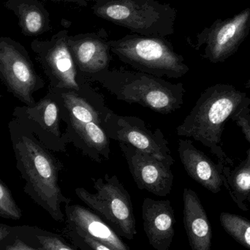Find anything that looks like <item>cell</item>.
<instances>
[{"mask_svg":"<svg viewBox=\"0 0 250 250\" xmlns=\"http://www.w3.org/2000/svg\"><path fill=\"white\" fill-rule=\"evenodd\" d=\"M250 106V98L245 92L233 85L217 83L201 94L192 111L176 127V133L199 141L219 162L231 167L234 163L223 150L222 135L226 123Z\"/></svg>","mask_w":250,"mask_h":250,"instance_id":"6da1fadb","label":"cell"},{"mask_svg":"<svg viewBox=\"0 0 250 250\" xmlns=\"http://www.w3.org/2000/svg\"><path fill=\"white\" fill-rule=\"evenodd\" d=\"M98 83L119 101L136 104L161 114H169L184 104L185 88L162 78L123 69L107 70L88 78Z\"/></svg>","mask_w":250,"mask_h":250,"instance_id":"7a4b0ae2","label":"cell"},{"mask_svg":"<svg viewBox=\"0 0 250 250\" xmlns=\"http://www.w3.org/2000/svg\"><path fill=\"white\" fill-rule=\"evenodd\" d=\"M15 151L26 181V193L53 220L64 222L65 215L62 205L70 204L71 200L64 196L59 185V173L62 168L61 162L46 146L29 137L20 138Z\"/></svg>","mask_w":250,"mask_h":250,"instance_id":"3957f363","label":"cell"},{"mask_svg":"<svg viewBox=\"0 0 250 250\" xmlns=\"http://www.w3.org/2000/svg\"><path fill=\"white\" fill-rule=\"evenodd\" d=\"M94 14L132 33L166 38L174 34L177 10L158 0H98Z\"/></svg>","mask_w":250,"mask_h":250,"instance_id":"277c9868","label":"cell"},{"mask_svg":"<svg viewBox=\"0 0 250 250\" xmlns=\"http://www.w3.org/2000/svg\"><path fill=\"white\" fill-rule=\"evenodd\" d=\"M111 51L137 71L157 77L180 79L189 72L185 58L166 38L129 34L110 40Z\"/></svg>","mask_w":250,"mask_h":250,"instance_id":"5b68a950","label":"cell"},{"mask_svg":"<svg viewBox=\"0 0 250 250\" xmlns=\"http://www.w3.org/2000/svg\"><path fill=\"white\" fill-rule=\"evenodd\" d=\"M67 29L60 30L50 39H36L31 48L36 54L50 82V89H67L98 102H105L90 82L79 73L69 48Z\"/></svg>","mask_w":250,"mask_h":250,"instance_id":"8992f818","label":"cell"},{"mask_svg":"<svg viewBox=\"0 0 250 250\" xmlns=\"http://www.w3.org/2000/svg\"><path fill=\"white\" fill-rule=\"evenodd\" d=\"M95 193L83 188L75 189L76 196L102 217L119 236L132 240L137 234L136 221L130 195L116 175L94 179Z\"/></svg>","mask_w":250,"mask_h":250,"instance_id":"52a82bcc","label":"cell"},{"mask_svg":"<svg viewBox=\"0 0 250 250\" xmlns=\"http://www.w3.org/2000/svg\"><path fill=\"white\" fill-rule=\"evenodd\" d=\"M101 126L110 139L129 144L170 166L174 164L164 134L160 129H150L142 119L119 115L110 110Z\"/></svg>","mask_w":250,"mask_h":250,"instance_id":"ba28073f","label":"cell"},{"mask_svg":"<svg viewBox=\"0 0 250 250\" xmlns=\"http://www.w3.org/2000/svg\"><path fill=\"white\" fill-rule=\"evenodd\" d=\"M250 32V8L233 17L217 19L210 27L196 35V42L191 44L196 51L204 48L202 57L210 62H223L233 56Z\"/></svg>","mask_w":250,"mask_h":250,"instance_id":"9c48e42d","label":"cell"},{"mask_svg":"<svg viewBox=\"0 0 250 250\" xmlns=\"http://www.w3.org/2000/svg\"><path fill=\"white\" fill-rule=\"evenodd\" d=\"M0 71L8 89L29 106L35 105L32 94L43 86L25 48L9 38H0Z\"/></svg>","mask_w":250,"mask_h":250,"instance_id":"30bf717a","label":"cell"},{"mask_svg":"<svg viewBox=\"0 0 250 250\" xmlns=\"http://www.w3.org/2000/svg\"><path fill=\"white\" fill-rule=\"evenodd\" d=\"M119 145L138 189L160 197L170 193L174 180L172 166L129 144L119 142Z\"/></svg>","mask_w":250,"mask_h":250,"instance_id":"8fae6325","label":"cell"},{"mask_svg":"<svg viewBox=\"0 0 250 250\" xmlns=\"http://www.w3.org/2000/svg\"><path fill=\"white\" fill-rule=\"evenodd\" d=\"M67 43L78 70L86 80L109 70L111 46L108 32L104 28L96 32L69 35Z\"/></svg>","mask_w":250,"mask_h":250,"instance_id":"7c38bea8","label":"cell"},{"mask_svg":"<svg viewBox=\"0 0 250 250\" xmlns=\"http://www.w3.org/2000/svg\"><path fill=\"white\" fill-rule=\"evenodd\" d=\"M141 214L144 232L153 249H170L175 236L176 223L170 201L145 198L141 207Z\"/></svg>","mask_w":250,"mask_h":250,"instance_id":"4fadbf2b","label":"cell"},{"mask_svg":"<svg viewBox=\"0 0 250 250\" xmlns=\"http://www.w3.org/2000/svg\"><path fill=\"white\" fill-rule=\"evenodd\" d=\"M178 152L184 168L193 180L213 193L221 190L225 182L221 162L216 164L189 140H179Z\"/></svg>","mask_w":250,"mask_h":250,"instance_id":"5bb4252c","label":"cell"},{"mask_svg":"<svg viewBox=\"0 0 250 250\" xmlns=\"http://www.w3.org/2000/svg\"><path fill=\"white\" fill-rule=\"evenodd\" d=\"M65 224L114 250H130L115 230L95 211L79 204L64 205Z\"/></svg>","mask_w":250,"mask_h":250,"instance_id":"9a60e30c","label":"cell"},{"mask_svg":"<svg viewBox=\"0 0 250 250\" xmlns=\"http://www.w3.org/2000/svg\"><path fill=\"white\" fill-rule=\"evenodd\" d=\"M64 122L67 124L64 136L68 144H73L83 155L97 163L109 160L110 138L101 125L73 120Z\"/></svg>","mask_w":250,"mask_h":250,"instance_id":"2e32d148","label":"cell"},{"mask_svg":"<svg viewBox=\"0 0 250 250\" xmlns=\"http://www.w3.org/2000/svg\"><path fill=\"white\" fill-rule=\"evenodd\" d=\"M184 225L192 250H211V225L196 192L189 188L183 192Z\"/></svg>","mask_w":250,"mask_h":250,"instance_id":"e0dca14e","label":"cell"},{"mask_svg":"<svg viewBox=\"0 0 250 250\" xmlns=\"http://www.w3.org/2000/svg\"><path fill=\"white\" fill-rule=\"evenodd\" d=\"M27 112L42 131L45 146L54 151H67L68 142L60 129L62 118L60 105L50 91L39 102L29 106Z\"/></svg>","mask_w":250,"mask_h":250,"instance_id":"ac0fdd59","label":"cell"},{"mask_svg":"<svg viewBox=\"0 0 250 250\" xmlns=\"http://www.w3.org/2000/svg\"><path fill=\"white\" fill-rule=\"evenodd\" d=\"M49 91L60 105L63 121L73 120L102 125L105 115L111 110L105 105V102L89 99L73 91L53 89Z\"/></svg>","mask_w":250,"mask_h":250,"instance_id":"d6986e66","label":"cell"},{"mask_svg":"<svg viewBox=\"0 0 250 250\" xmlns=\"http://www.w3.org/2000/svg\"><path fill=\"white\" fill-rule=\"evenodd\" d=\"M4 7L16 15L25 36H38L51 29L49 13L39 0H7Z\"/></svg>","mask_w":250,"mask_h":250,"instance_id":"ffe728a7","label":"cell"},{"mask_svg":"<svg viewBox=\"0 0 250 250\" xmlns=\"http://www.w3.org/2000/svg\"><path fill=\"white\" fill-rule=\"evenodd\" d=\"M15 233L38 250H76L57 233L36 226H14Z\"/></svg>","mask_w":250,"mask_h":250,"instance_id":"44dd1931","label":"cell"},{"mask_svg":"<svg viewBox=\"0 0 250 250\" xmlns=\"http://www.w3.org/2000/svg\"><path fill=\"white\" fill-rule=\"evenodd\" d=\"M224 186L237 204L250 201V162L247 159L232 170L230 166H224Z\"/></svg>","mask_w":250,"mask_h":250,"instance_id":"7402d4cb","label":"cell"},{"mask_svg":"<svg viewBox=\"0 0 250 250\" xmlns=\"http://www.w3.org/2000/svg\"><path fill=\"white\" fill-rule=\"evenodd\" d=\"M220 223L224 230L236 242L250 250V221L248 219L230 213L220 214Z\"/></svg>","mask_w":250,"mask_h":250,"instance_id":"603a6c76","label":"cell"},{"mask_svg":"<svg viewBox=\"0 0 250 250\" xmlns=\"http://www.w3.org/2000/svg\"><path fill=\"white\" fill-rule=\"evenodd\" d=\"M62 233L76 250H114L68 225L65 224Z\"/></svg>","mask_w":250,"mask_h":250,"instance_id":"cb8c5ba5","label":"cell"},{"mask_svg":"<svg viewBox=\"0 0 250 250\" xmlns=\"http://www.w3.org/2000/svg\"><path fill=\"white\" fill-rule=\"evenodd\" d=\"M21 217V210L18 207L11 192L0 182V217L18 220Z\"/></svg>","mask_w":250,"mask_h":250,"instance_id":"d4e9b609","label":"cell"},{"mask_svg":"<svg viewBox=\"0 0 250 250\" xmlns=\"http://www.w3.org/2000/svg\"><path fill=\"white\" fill-rule=\"evenodd\" d=\"M14 229V227H13ZM0 250H38L25 242L14 230L0 242Z\"/></svg>","mask_w":250,"mask_h":250,"instance_id":"484cf974","label":"cell"},{"mask_svg":"<svg viewBox=\"0 0 250 250\" xmlns=\"http://www.w3.org/2000/svg\"><path fill=\"white\" fill-rule=\"evenodd\" d=\"M231 120L236 123L241 128L245 135V138L250 144L249 150L248 151L247 160L250 162V108H245L239 114H236Z\"/></svg>","mask_w":250,"mask_h":250,"instance_id":"4316f807","label":"cell"},{"mask_svg":"<svg viewBox=\"0 0 250 250\" xmlns=\"http://www.w3.org/2000/svg\"><path fill=\"white\" fill-rule=\"evenodd\" d=\"M13 226L0 223V242L13 232Z\"/></svg>","mask_w":250,"mask_h":250,"instance_id":"83f0119b","label":"cell"},{"mask_svg":"<svg viewBox=\"0 0 250 250\" xmlns=\"http://www.w3.org/2000/svg\"><path fill=\"white\" fill-rule=\"evenodd\" d=\"M51 1H65V2L75 3L83 7H87L90 3L95 2L98 0H51Z\"/></svg>","mask_w":250,"mask_h":250,"instance_id":"f1b7e54d","label":"cell"},{"mask_svg":"<svg viewBox=\"0 0 250 250\" xmlns=\"http://www.w3.org/2000/svg\"><path fill=\"white\" fill-rule=\"evenodd\" d=\"M245 87L247 88V89H250V78L249 80L248 81V82H247L246 83H245Z\"/></svg>","mask_w":250,"mask_h":250,"instance_id":"f546056e","label":"cell"}]
</instances>
